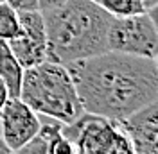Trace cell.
<instances>
[{"label": "cell", "mask_w": 158, "mask_h": 154, "mask_svg": "<svg viewBox=\"0 0 158 154\" xmlns=\"http://www.w3.org/2000/svg\"><path fill=\"white\" fill-rule=\"evenodd\" d=\"M61 125L63 124H59L56 120H50L47 124L41 122V131L47 135L45 154H77L74 142L61 133Z\"/></svg>", "instance_id": "30bf717a"}, {"label": "cell", "mask_w": 158, "mask_h": 154, "mask_svg": "<svg viewBox=\"0 0 158 154\" xmlns=\"http://www.w3.org/2000/svg\"><path fill=\"white\" fill-rule=\"evenodd\" d=\"M47 32V61L69 65L108 50L111 14L94 0H67L41 14Z\"/></svg>", "instance_id": "7a4b0ae2"}, {"label": "cell", "mask_w": 158, "mask_h": 154, "mask_svg": "<svg viewBox=\"0 0 158 154\" xmlns=\"http://www.w3.org/2000/svg\"><path fill=\"white\" fill-rule=\"evenodd\" d=\"M41 120L34 109H31L20 97H9L0 107V138L11 151L29 144L40 133Z\"/></svg>", "instance_id": "52a82bcc"}, {"label": "cell", "mask_w": 158, "mask_h": 154, "mask_svg": "<svg viewBox=\"0 0 158 154\" xmlns=\"http://www.w3.org/2000/svg\"><path fill=\"white\" fill-rule=\"evenodd\" d=\"M0 2H6V0H0Z\"/></svg>", "instance_id": "e0dca14e"}, {"label": "cell", "mask_w": 158, "mask_h": 154, "mask_svg": "<svg viewBox=\"0 0 158 154\" xmlns=\"http://www.w3.org/2000/svg\"><path fill=\"white\" fill-rule=\"evenodd\" d=\"M36 2H38V11L41 14H45V13H50V11L61 7L67 0H36Z\"/></svg>", "instance_id": "5bb4252c"}, {"label": "cell", "mask_w": 158, "mask_h": 154, "mask_svg": "<svg viewBox=\"0 0 158 154\" xmlns=\"http://www.w3.org/2000/svg\"><path fill=\"white\" fill-rule=\"evenodd\" d=\"M94 2H97V0H94Z\"/></svg>", "instance_id": "ac0fdd59"}, {"label": "cell", "mask_w": 158, "mask_h": 154, "mask_svg": "<svg viewBox=\"0 0 158 154\" xmlns=\"http://www.w3.org/2000/svg\"><path fill=\"white\" fill-rule=\"evenodd\" d=\"M18 97L38 115L59 124H72L85 113L67 65L54 61L25 68Z\"/></svg>", "instance_id": "3957f363"}, {"label": "cell", "mask_w": 158, "mask_h": 154, "mask_svg": "<svg viewBox=\"0 0 158 154\" xmlns=\"http://www.w3.org/2000/svg\"><path fill=\"white\" fill-rule=\"evenodd\" d=\"M118 122L128 133L135 154H158V100Z\"/></svg>", "instance_id": "ba28073f"}, {"label": "cell", "mask_w": 158, "mask_h": 154, "mask_svg": "<svg viewBox=\"0 0 158 154\" xmlns=\"http://www.w3.org/2000/svg\"><path fill=\"white\" fill-rule=\"evenodd\" d=\"M67 68L85 113L122 120L158 100L156 59L106 50Z\"/></svg>", "instance_id": "6da1fadb"}, {"label": "cell", "mask_w": 158, "mask_h": 154, "mask_svg": "<svg viewBox=\"0 0 158 154\" xmlns=\"http://www.w3.org/2000/svg\"><path fill=\"white\" fill-rule=\"evenodd\" d=\"M20 30L18 11L11 7L7 2H0V39L7 41L15 38Z\"/></svg>", "instance_id": "7c38bea8"}, {"label": "cell", "mask_w": 158, "mask_h": 154, "mask_svg": "<svg viewBox=\"0 0 158 154\" xmlns=\"http://www.w3.org/2000/svg\"><path fill=\"white\" fill-rule=\"evenodd\" d=\"M0 154H13V152H0Z\"/></svg>", "instance_id": "2e32d148"}, {"label": "cell", "mask_w": 158, "mask_h": 154, "mask_svg": "<svg viewBox=\"0 0 158 154\" xmlns=\"http://www.w3.org/2000/svg\"><path fill=\"white\" fill-rule=\"evenodd\" d=\"M23 72H25V68L20 65V61L13 54L7 41L0 39V79L6 83V86L9 90V97L20 95Z\"/></svg>", "instance_id": "9c48e42d"}, {"label": "cell", "mask_w": 158, "mask_h": 154, "mask_svg": "<svg viewBox=\"0 0 158 154\" xmlns=\"http://www.w3.org/2000/svg\"><path fill=\"white\" fill-rule=\"evenodd\" d=\"M20 30L7 45L23 68H31L47 61V32L45 22L38 9L18 11Z\"/></svg>", "instance_id": "8992f818"}, {"label": "cell", "mask_w": 158, "mask_h": 154, "mask_svg": "<svg viewBox=\"0 0 158 154\" xmlns=\"http://www.w3.org/2000/svg\"><path fill=\"white\" fill-rule=\"evenodd\" d=\"M11 7H15L16 11H32L38 9V2L36 0H6Z\"/></svg>", "instance_id": "4fadbf2b"}, {"label": "cell", "mask_w": 158, "mask_h": 154, "mask_svg": "<svg viewBox=\"0 0 158 154\" xmlns=\"http://www.w3.org/2000/svg\"><path fill=\"white\" fill-rule=\"evenodd\" d=\"M97 4L111 16H129L148 11L142 0H97Z\"/></svg>", "instance_id": "8fae6325"}, {"label": "cell", "mask_w": 158, "mask_h": 154, "mask_svg": "<svg viewBox=\"0 0 158 154\" xmlns=\"http://www.w3.org/2000/svg\"><path fill=\"white\" fill-rule=\"evenodd\" d=\"M61 133L74 142L77 154H135L118 120L83 113L76 122L61 125Z\"/></svg>", "instance_id": "277c9868"}, {"label": "cell", "mask_w": 158, "mask_h": 154, "mask_svg": "<svg viewBox=\"0 0 158 154\" xmlns=\"http://www.w3.org/2000/svg\"><path fill=\"white\" fill-rule=\"evenodd\" d=\"M7 100H9V90H7V86H6V83L0 79V107L4 106Z\"/></svg>", "instance_id": "9a60e30c"}, {"label": "cell", "mask_w": 158, "mask_h": 154, "mask_svg": "<svg viewBox=\"0 0 158 154\" xmlns=\"http://www.w3.org/2000/svg\"><path fill=\"white\" fill-rule=\"evenodd\" d=\"M106 43L108 50L156 59L158 32L155 11L129 16H111Z\"/></svg>", "instance_id": "5b68a950"}]
</instances>
